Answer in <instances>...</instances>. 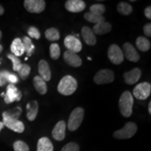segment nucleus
<instances>
[{
	"label": "nucleus",
	"instance_id": "obj_26",
	"mask_svg": "<svg viewBox=\"0 0 151 151\" xmlns=\"http://www.w3.org/2000/svg\"><path fill=\"white\" fill-rule=\"evenodd\" d=\"M45 37L48 41H55L59 40L60 35L59 31L56 28L51 27L45 32Z\"/></svg>",
	"mask_w": 151,
	"mask_h": 151
},
{
	"label": "nucleus",
	"instance_id": "obj_12",
	"mask_svg": "<svg viewBox=\"0 0 151 151\" xmlns=\"http://www.w3.org/2000/svg\"><path fill=\"white\" fill-rule=\"evenodd\" d=\"M122 52H123L124 57L129 61L137 62L140 59V56L138 53L137 50L130 43H125L122 46Z\"/></svg>",
	"mask_w": 151,
	"mask_h": 151
},
{
	"label": "nucleus",
	"instance_id": "obj_46",
	"mask_svg": "<svg viewBox=\"0 0 151 151\" xmlns=\"http://www.w3.org/2000/svg\"><path fill=\"white\" fill-rule=\"evenodd\" d=\"M88 60H92V59H91V58H90V57H88Z\"/></svg>",
	"mask_w": 151,
	"mask_h": 151
},
{
	"label": "nucleus",
	"instance_id": "obj_1",
	"mask_svg": "<svg viewBox=\"0 0 151 151\" xmlns=\"http://www.w3.org/2000/svg\"><path fill=\"white\" fill-rule=\"evenodd\" d=\"M78 87L77 81L71 76H65L61 79L58 86V90L60 94L69 96L75 92Z\"/></svg>",
	"mask_w": 151,
	"mask_h": 151
},
{
	"label": "nucleus",
	"instance_id": "obj_35",
	"mask_svg": "<svg viewBox=\"0 0 151 151\" xmlns=\"http://www.w3.org/2000/svg\"><path fill=\"white\" fill-rule=\"evenodd\" d=\"M61 151H80V147L76 143L71 142L66 144Z\"/></svg>",
	"mask_w": 151,
	"mask_h": 151
},
{
	"label": "nucleus",
	"instance_id": "obj_21",
	"mask_svg": "<svg viewBox=\"0 0 151 151\" xmlns=\"http://www.w3.org/2000/svg\"><path fill=\"white\" fill-rule=\"evenodd\" d=\"M111 30V24L106 22H101L96 24L92 28V32L97 35H102L110 32Z\"/></svg>",
	"mask_w": 151,
	"mask_h": 151
},
{
	"label": "nucleus",
	"instance_id": "obj_3",
	"mask_svg": "<svg viewBox=\"0 0 151 151\" xmlns=\"http://www.w3.org/2000/svg\"><path fill=\"white\" fill-rule=\"evenodd\" d=\"M84 110L81 107H77L73 109L69 116L67 127L69 131L73 132L78 129L84 118Z\"/></svg>",
	"mask_w": 151,
	"mask_h": 151
},
{
	"label": "nucleus",
	"instance_id": "obj_30",
	"mask_svg": "<svg viewBox=\"0 0 151 151\" xmlns=\"http://www.w3.org/2000/svg\"><path fill=\"white\" fill-rule=\"evenodd\" d=\"M50 55L53 60H58L60 55V48L56 43H52L50 46Z\"/></svg>",
	"mask_w": 151,
	"mask_h": 151
},
{
	"label": "nucleus",
	"instance_id": "obj_5",
	"mask_svg": "<svg viewBox=\"0 0 151 151\" xmlns=\"http://www.w3.org/2000/svg\"><path fill=\"white\" fill-rule=\"evenodd\" d=\"M3 123L4 127H6L9 129L17 133H22L24 130V125L23 122L18 120V119H14L7 116L4 112L2 113Z\"/></svg>",
	"mask_w": 151,
	"mask_h": 151
},
{
	"label": "nucleus",
	"instance_id": "obj_2",
	"mask_svg": "<svg viewBox=\"0 0 151 151\" xmlns=\"http://www.w3.org/2000/svg\"><path fill=\"white\" fill-rule=\"evenodd\" d=\"M134 98L129 91H124L119 99V109L124 118H129L132 114Z\"/></svg>",
	"mask_w": 151,
	"mask_h": 151
},
{
	"label": "nucleus",
	"instance_id": "obj_20",
	"mask_svg": "<svg viewBox=\"0 0 151 151\" xmlns=\"http://www.w3.org/2000/svg\"><path fill=\"white\" fill-rule=\"evenodd\" d=\"M11 51L16 57L22 56L24 53V48L22 41L20 38H16L11 45Z\"/></svg>",
	"mask_w": 151,
	"mask_h": 151
},
{
	"label": "nucleus",
	"instance_id": "obj_22",
	"mask_svg": "<svg viewBox=\"0 0 151 151\" xmlns=\"http://www.w3.org/2000/svg\"><path fill=\"white\" fill-rule=\"evenodd\" d=\"M37 151H53V146L50 139L47 137H42L37 143Z\"/></svg>",
	"mask_w": 151,
	"mask_h": 151
},
{
	"label": "nucleus",
	"instance_id": "obj_45",
	"mask_svg": "<svg viewBox=\"0 0 151 151\" xmlns=\"http://www.w3.org/2000/svg\"><path fill=\"white\" fill-rule=\"evenodd\" d=\"M1 37H2V34H1V32L0 31V40H1Z\"/></svg>",
	"mask_w": 151,
	"mask_h": 151
},
{
	"label": "nucleus",
	"instance_id": "obj_31",
	"mask_svg": "<svg viewBox=\"0 0 151 151\" xmlns=\"http://www.w3.org/2000/svg\"><path fill=\"white\" fill-rule=\"evenodd\" d=\"M30 71H31V68L29 65H26V64H22L21 67L19 69L18 72L21 79L25 80L28 77V76L29 75Z\"/></svg>",
	"mask_w": 151,
	"mask_h": 151
},
{
	"label": "nucleus",
	"instance_id": "obj_27",
	"mask_svg": "<svg viewBox=\"0 0 151 151\" xmlns=\"http://www.w3.org/2000/svg\"><path fill=\"white\" fill-rule=\"evenodd\" d=\"M117 9L120 14L124 15V16H129L133 11L132 6L127 2L119 3Z\"/></svg>",
	"mask_w": 151,
	"mask_h": 151
},
{
	"label": "nucleus",
	"instance_id": "obj_37",
	"mask_svg": "<svg viewBox=\"0 0 151 151\" xmlns=\"http://www.w3.org/2000/svg\"><path fill=\"white\" fill-rule=\"evenodd\" d=\"M10 73V72L6 70L0 71V86H4L8 82V77Z\"/></svg>",
	"mask_w": 151,
	"mask_h": 151
},
{
	"label": "nucleus",
	"instance_id": "obj_28",
	"mask_svg": "<svg viewBox=\"0 0 151 151\" xmlns=\"http://www.w3.org/2000/svg\"><path fill=\"white\" fill-rule=\"evenodd\" d=\"M84 18L86 19L87 21L92 22V23H94L95 24L105 21V18L104 16H97V15H94L90 12L86 13L84 15Z\"/></svg>",
	"mask_w": 151,
	"mask_h": 151
},
{
	"label": "nucleus",
	"instance_id": "obj_38",
	"mask_svg": "<svg viewBox=\"0 0 151 151\" xmlns=\"http://www.w3.org/2000/svg\"><path fill=\"white\" fill-rule=\"evenodd\" d=\"M8 82L10 83V84L13 85L17 83L18 82V76L15 74H11V73H10V75L8 77Z\"/></svg>",
	"mask_w": 151,
	"mask_h": 151
},
{
	"label": "nucleus",
	"instance_id": "obj_18",
	"mask_svg": "<svg viewBox=\"0 0 151 151\" xmlns=\"http://www.w3.org/2000/svg\"><path fill=\"white\" fill-rule=\"evenodd\" d=\"M81 35L85 42L89 46H94L97 43V39L92 30L90 27L84 26L81 29Z\"/></svg>",
	"mask_w": 151,
	"mask_h": 151
},
{
	"label": "nucleus",
	"instance_id": "obj_44",
	"mask_svg": "<svg viewBox=\"0 0 151 151\" xmlns=\"http://www.w3.org/2000/svg\"><path fill=\"white\" fill-rule=\"evenodd\" d=\"M3 50V46H1V45H0V52Z\"/></svg>",
	"mask_w": 151,
	"mask_h": 151
},
{
	"label": "nucleus",
	"instance_id": "obj_13",
	"mask_svg": "<svg viewBox=\"0 0 151 151\" xmlns=\"http://www.w3.org/2000/svg\"><path fill=\"white\" fill-rule=\"evenodd\" d=\"M65 62L73 67H79L82 65V60L78 55L69 50H66L63 55Z\"/></svg>",
	"mask_w": 151,
	"mask_h": 151
},
{
	"label": "nucleus",
	"instance_id": "obj_16",
	"mask_svg": "<svg viewBox=\"0 0 151 151\" xmlns=\"http://www.w3.org/2000/svg\"><path fill=\"white\" fill-rule=\"evenodd\" d=\"M66 122L64 120H60L56 124L52 132V136L57 141H62L65 138Z\"/></svg>",
	"mask_w": 151,
	"mask_h": 151
},
{
	"label": "nucleus",
	"instance_id": "obj_23",
	"mask_svg": "<svg viewBox=\"0 0 151 151\" xmlns=\"http://www.w3.org/2000/svg\"><path fill=\"white\" fill-rule=\"evenodd\" d=\"M33 84L35 89L40 94H45L47 92L46 82L39 76H36L33 79Z\"/></svg>",
	"mask_w": 151,
	"mask_h": 151
},
{
	"label": "nucleus",
	"instance_id": "obj_14",
	"mask_svg": "<svg viewBox=\"0 0 151 151\" xmlns=\"http://www.w3.org/2000/svg\"><path fill=\"white\" fill-rule=\"evenodd\" d=\"M86 7V3L82 0H68L65 3L66 9L71 13L81 12Z\"/></svg>",
	"mask_w": 151,
	"mask_h": 151
},
{
	"label": "nucleus",
	"instance_id": "obj_39",
	"mask_svg": "<svg viewBox=\"0 0 151 151\" xmlns=\"http://www.w3.org/2000/svg\"><path fill=\"white\" fill-rule=\"evenodd\" d=\"M143 32L144 34L148 37H150L151 36V24L147 23L143 27Z\"/></svg>",
	"mask_w": 151,
	"mask_h": 151
},
{
	"label": "nucleus",
	"instance_id": "obj_34",
	"mask_svg": "<svg viewBox=\"0 0 151 151\" xmlns=\"http://www.w3.org/2000/svg\"><path fill=\"white\" fill-rule=\"evenodd\" d=\"M4 113L7 116L11 117V118L18 120V118L22 113V109L20 107H16V108L12 109V110L4 111Z\"/></svg>",
	"mask_w": 151,
	"mask_h": 151
},
{
	"label": "nucleus",
	"instance_id": "obj_7",
	"mask_svg": "<svg viewBox=\"0 0 151 151\" xmlns=\"http://www.w3.org/2000/svg\"><path fill=\"white\" fill-rule=\"evenodd\" d=\"M151 92V85L149 83L143 82L138 84L133 90V95L139 100H144L148 98Z\"/></svg>",
	"mask_w": 151,
	"mask_h": 151
},
{
	"label": "nucleus",
	"instance_id": "obj_41",
	"mask_svg": "<svg viewBox=\"0 0 151 151\" xmlns=\"http://www.w3.org/2000/svg\"><path fill=\"white\" fill-rule=\"evenodd\" d=\"M4 13V9L3 7L1 6V5H0V16H2Z\"/></svg>",
	"mask_w": 151,
	"mask_h": 151
},
{
	"label": "nucleus",
	"instance_id": "obj_11",
	"mask_svg": "<svg viewBox=\"0 0 151 151\" xmlns=\"http://www.w3.org/2000/svg\"><path fill=\"white\" fill-rule=\"evenodd\" d=\"M64 44L67 48V50L75 53L79 52L82 50V43L81 41L73 36L69 35L66 37L64 41Z\"/></svg>",
	"mask_w": 151,
	"mask_h": 151
},
{
	"label": "nucleus",
	"instance_id": "obj_33",
	"mask_svg": "<svg viewBox=\"0 0 151 151\" xmlns=\"http://www.w3.org/2000/svg\"><path fill=\"white\" fill-rule=\"evenodd\" d=\"M14 149L15 151H29V146L22 141H16L14 143Z\"/></svg>",
	"mask_w": 151,
	"mask_h": 151
},
{
	"label": "nucleus",
	"instance_id": "obj_8",
	"mask_svg": "<svg viewBox=\"0 0 151 151\" xmlns=\"http://www.w3.org/2000/svg\"><path fill=\"white\" fill-rule=\"evenodd\" d=\"M108 57L114 65H120L124 60V55L121 48L116 44L111 45L108 50Z\"/></svg>",
	"mask_w": 151,
	"mask_h": 151
},
{
	"label": "nucleus",
	"instance_id": "obj_15",
	"mask_svg": "<svg viewBox=\"0 0 151 151\" xmlns=\"http://www.w3.org/2000/svg\"><path fill=\"white\" fill-rule=\"evenodd\" d=\"M38 70H39V76L45 82L50 80V78H51V71H50L48 62L46 60H41L39 61V65H38Z\"/></svg>",
	"mask_w": 151,
	"mask_h": 151
},
{
	"label": "nucleus",
	"instance_id": "obj_36",
	"mask_svg": "<svg viewBox=\"0 0 151 151\" xmlns=\"http://www.w3.org/2000/svg\"><path fill=\"white\" fill-rule=\"evenodd\" d=\"M27 34L30 37L35 39H39L41 37L40 32L35 27H30L27 31Z\"/></svg>",
	"mask_w": 151,
	"mask_h": 151
},
{
	"label": "nucleus",
	"instance_id": "obj_4",
	"mask_svg": "<svg viewBox=\"0 0 151 151\" xmlns=\"http://www.w3.org/2000/svg\"><path fill=\"white\" fill-rule=\"evenodd\" d=\"M137 131V124L134 122H129L124 124L123 128L113 133V137L118 139H128L133 137Z\"/></svg>",
	"mask_w": 151,
	"mask_h": 151
},
{
	"label": "nucleus",
	"instance_id": "obj_9",
	"mask_svg": "<svg viewBox=\"0 0 151 151\" xmlns=\"http://www.w3.org/2000/svg\"><path fill=\"white\" fill-rule=\"evenodd\" d=\"M24 6L28 12L32 14H39L46 8V1L43 0H25Z\"/></svg>",
	"mask_w": 151,
	"mask_h": 151
},
{
	"label": "nucleus",
	"instance_id": "obj_42",
	"mask_svg": "<svg viewBox=\"0 0 151 151\" xmlns=\"http://www.w3.org/2000/svg\"><path fill=\"white\" fill-rule=\"evenodd\" d=\"M4 127V124L3 122L0 121V132H1V130Z\"/></svg>",
	"mask_w": 151,
	"mask_h": 151
},
{
	"label": "nucleus",
	"instance_id": "obj_10",
	"mask_svg": "<svg viewBox=\"0 0 151 151\" xmlns=\"http://www.w3.org/2000/svg\"><path fill=\"white\" fill-rule=\"evenodd\" d=\"M22 98V92L14 85L9 84L6 88V92L4 95L6 104H11L14 101H18Z\"/></svg>",
	"mask_w": 151,
	"mask_h": 151
},
{
	"label": "nucleus",
	"instance_id": "obj_40",
	"mask_svg": "<svg viewBox=\"0 0 151 151\" xmlns=\"http://www.w3.org/2000/svg\"><path fill=\"white\" fill-rule=\"evenodd\" d=\"M144 14L147 18L151 19V6H148L146 9H145Z\"/></svg>",
	"mask_w": 151,
	"mask_h": 151
},
{
	"label": "nucleus",
	"instance_id": "obj_43",
	"mask_svg": "<svg viewBox=\"0 0 151 151\" xmlns=\"http://www.w3.org/2000/svg\"><path fill=\"white\" fill-rule=\"evenodd\" d=\"M148 112L149 113H151V101L149 102V104H148Z\"/></svg>",
	"mask_w": 151,
	"mask_h": 151
},
{
	"label": "nucleus",
	"instance_id": "obj_24",
	"mask_svg": "<svg viewBox=\"0 0 151 151\" xmlns=\"http://www.w3.org/2000/svg\"><path fill=\"white\" fill-rule=\"evenodd\" d=\"M136 45L138 49L142 52H146L150 48V42L148 39L143 37H138L136 40Z\"/></svg>",
	"mask_w": 151,
	"mask_h": 151
},
{
	"label": "nucleus",
	"instance_id": "obj_17",
	"mask_svg": "<svg viewBox=\"0 0 151 151\" xmlns=\"http://www.w3.org/2000/svg\"><path fill=\"white\" fill-rule=\"evenodd\" d=\"M141 76V71L139 68H134L124 73L123 77L125 83L128 85H133L139 80Z\"/></svg>",
	"mask_w": 151,
	"mask_h": 151
},
{
	"label": "nucleus",
	"instance_id": "obj_32",
	"mask_svg": "<svg viewBox=\"0 0 151 151\" xmlns=\"http://www.w3.org/2000/svg\"><path fill=\"white\" fill-rule=\"evenodd\" d=\"M7 58H8L9 60H11V62H12L13 69H14V71H18L22 65L21 60L19 59L18 57L14 55L12 53L7 55Z\"/></svg>",
	"mask_w": 151,
	"mask_h": 151
},
{
	"label": "nucleus",
	"instance_id": "obj_6",
	"mask_svg": "<svg viewBox=\"0 0 151 151\" xmlns=\"http://www.w3.org/2000/svg\"><path fill=\"white\" fill-rule=\"evenodd\" d=\"M115 79V75L110 69H101L96 73L94 77V81L98 85L107 84L112 83Z\"/></svg>",
	"mask_w": 151,
	"mask_h": 151
},
{
	"label": "nucleus",
	"instance_id": "obj_25",
	"mask_svg": "<svg viewBox=\"0 0 151 151\" xmlns=\"http://www.w3.org/2000/svg\"><path fill=\"white\" fill-rule=\"evenodd\" d=\"M24 48V52H26L28 57L31 56L33 53L34 50L35 49V45L33 44L32 41L29 37H24L23 40L22 41Z\"/></svg>",
	"mask_w": 151,
	"mask_h": 151
},
{
	"label": "nucleus",
	"instance_id": "obj_29",
	"mask_svg": "<svg viewBox=\"0 0 151 151\" xmlns=\"http://www.w3.org/2000/svg\"><path fill=\"white\" fill-rule=\"evenodd\" d=\"M106 11L105 6L101 4H96L90 7V12L99 16H103Z\"/></svg>",
	"mask_w": 151,
	"mask_h": 151
},
{
	"label": "nucleus",
	"instance_id": "obj_19",
	"mask_svg": "<svg viewBox=\"0 0 151 151\" xmlns=\"http://www.w3.org/2000/svg\"><path fill=\"white\" fill-rule=\"evenodd\" d=\"M27 109V118L29 121H34L37 118L38 110H39V104L37 101L32 100L28 102L26 106Z\"/></svg>",
	"mask_w": 151,
	"mask_h": 151
}]
</instances>
